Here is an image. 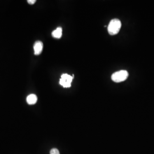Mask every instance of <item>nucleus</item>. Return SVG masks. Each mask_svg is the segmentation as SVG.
<instances>
[{"label": "nucleus", "instance_id": "nucleus-1", "mask_svg": "<svg viewBox=\"0 0 154 154\" xmlns=\"http://www.w3.org/2000/svg\"><path fill=\"white\" fill-rule=\"evenodd\" d=\"M122 23L121 21L118 19H113L110 21L108 25V32L110 35H116L119 32L121 28Z\"/></svg>", "mask_w": 154, "mask_h": 154}, {"label": "nucleus", "instance_id": "nucleus-2", "mask_svg": "<svg viewBox=\"0 0 154 154\" xmlns=\"http://www.w3.org/2000/svg\"><path fill=\"white\" fill-rule=\"evenodd\" d=\"M128 77V72L126 70H120L114 72L111 75V79L115 82H122L126 80Z\"/></svg>", "mask_w": 154, "mask_h": 154}, {"label": "nucleus", "instance_id": "nucleus-3", "mask_svg": "<svg viewBox=\"0 0 154 154\" xmlns=\"http://www.w3.org/2000/svg\"><path fill=\"white\" fill-rule=\"evenodd\" d=\"M73 76H71L67 74H63L61 75V79L60 80V84L63 88H68L71 87Z\"/></svg>", "mask_w": 154, "mask_h": 154}, {"label": "nucleus", "instance_id": "nucleus-4", "mask_svg": "<svg viewBox=\"0 0 154 154\" xmlns=\"http://www.w3.org/2000/svg\"><path fill=\"white\" fill-rule=\"evenodd\" d=\"M43 49V44L41 41H37L34 45L35 55H39Z\"/></svg>", "mask_w": 154, "mask_h": 154}, {"label": "nucleus", "instance_id": "nucleus-5", "mask_svg": "<svg viewBox=\"0 0 154 154\" xmlns=\"http://www.w3.org/2000/svg\"><path fill=\"white\" fill-rule=\"evenodd\" d=\"M26 101L29 105H34L37 101V97L35 94H30L28 95Z\"/></svg>", "mask_w": 154, "mask_h": 154}, {"label": "nucleus", "instance_id": "nucleus-6", "mask_svg": "<svg viewBox=\"0 0 154 154\" xmlns=\"http://www.w3.org/2000/svg\"><path fill=\"white\" fill-rule=\"evenodd\" d=\"M62 35V29L61 27L57 28L52 32V36L55 38H61Z\"/></svg>", "mask_w": 154, "mask_h": 154}, {"label": "nucleus", "instance_id": "nucleus-7", "mask_svg": "<svg viewBox=\"0 0 154 154\" xmlns=\"http://www.w3.org/2000/svg\"><path fill=\"white\" fill-rule=\"evenodd\" d=\"M50 154H60V151L58 149H52L50 150Z\"/></svg>", "mask_w": 154, "mask_h": 154}, {"label": "nucleus", "instance_id": "nucleus-8", "mask_svg": "<svg viewBox=\"0 0 154 154\" xmlns=\"http://www.w3.org/2000/svg\"><path fill=\"white\" fill-rule=\"evenodd\" d=\"M36 2L35 0H28V2L29 4H34Z\"/></svg>", "mask_w": 154, "mask_h": 154}]
</instances>
